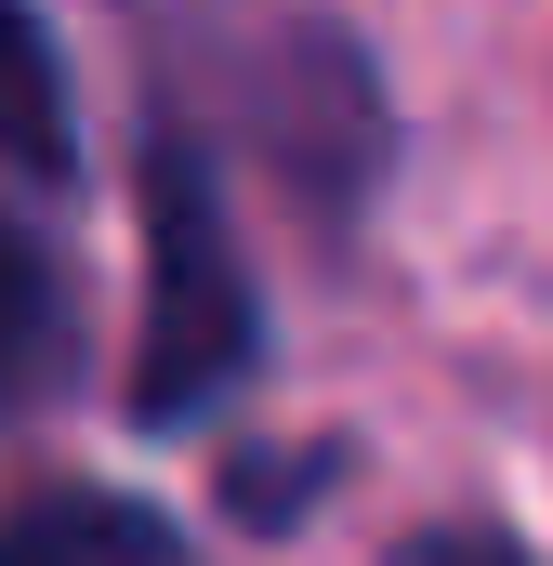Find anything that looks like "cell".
Segmentation results:
<instances>
[{
	"mask_svg": "<svg viewBox=\"0 0 553 566\" xmlns=\"http://www.w3.org/2000/svg\"><path fill=\"white\" fill-rule=\"evenodd\" d=\"M145 343H133V422L171 434L198 409H225L264 356V290L238 264V224H225V185H211V145L185 133L171 106L145 119Z\"/></svg>",
	"mask_w": 553,
	"mask_h": 566,
	"instance_id": "1",
	"label": "cell"
},
{
	"mask_svg": "<svg viewBox=\"0 0 553 566\" xmlns=\"http://www.w3.org/2000/svg\"><path fill=\"white\" fill-rule=\"evenodd\" d=\"M264 145L276 171L303 185V211L316 224H343L369 185H383V80H369V53L343 40V27H290V40H264Z\"/></svg>",
	"mask_w": 553,
	"mask_h": 566,
	"instance_id": "2",
	"label": "cell"
},
{
	"mask_svg": "<svg viewBox=\"0 0 553 566\" xmlns=\"http://www.w3.org/2000/svg\"><path fill=\"white\" fill-rule=\"evenodd\" d=\"M0 566H198V541L133 488H27L0 514Z\"/></svg>",
	"mask_w": 553,
	"mask_h": 566,
	"instance_id": "3",
	"label": "cell"
},
{
	"mask_svg": "<svg viewBox=\"0 0 553 566\" xmlns=\"http://www.w3.org/2000/svg\"><path fill=\"white\" fill-rule=\"evenodd\" d=\"M0 171H27V185L80 171V106H66V53H53L40 0H0Z\"/></svg>",
	"mask_w": 553,
	"mask_h": 566,
	"instance_id": "4",
	"label": "cell"
},
{
	"mask_svg": "<svg viewBox=\"0 0 553 566\" xmlns=\"http://www.w3.org/2000/svg\"><path fill=\"white\" fill-rule=\"evenodd\" d=\"M66 329H80V303H66L53 238L0 211V409H27V396L66 369Z\"/></svg>",
	"mask_w": 553,
	"mask_h": 566,
	"instance_id": "5",
	"label": "cell"
},
{
	"mask_svg": "<svg viewBox=\"0 0 553 566\" xmlns=\"http://www.w3.org/2000/svg\"><path fill=\"white\" fill-rule=\"evenodd\" d=\"M409 566H528L501 527H435V541H409Z\"/></svg>",
	"mask_w": 553,
	"mask_h": 566,
	"instance_id": "6",
	"label": "cell"
}]
</instances>
